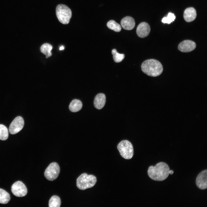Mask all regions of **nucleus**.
Wrapping results in <instances>:
<instances>
[{"instance_id":"f257e3e1","label":"nucleus","mask_w":207,"mask_h":207,"mask_svg":"<svg viewBox=\"0 0 207 207\" xmlns=\"http://www.w3.org/2000/svg\"><path fill=\"white\" fill-rule=\"evenodd\" d=\"M170 168L166 163L161 162L155 166H151L148 168L147 173L149 177L156 181H162L166 179L169 174Z\"/></svg>"},{"instance_id":"f03ea898","label":"nucleus","mask_w":207,"mask_h":207,"mask_svg":"<svg viewBox=\"0 0 207 207\" xmlns=\"http://www.w3.org/2000/svg\"><path fill=\"white\" fill-rule=\"evenodd\" d=\"M141 69L144 73L152 77L159 76L163 70L160 62L154 59H148L144 61L141 64Z\"/></svg>"},{"instance_id":"7ed1b4c3","label":"nucleus","mask_w":207,"mask_h":207,"mask_svg":"<svg viewBox=\"0 0 207 207\" xmlns=\"http://www.w3.org/2000/svg\"><path fill=\"white\" fill-rule=\"evenodd\" d=\"M96 182L97 179L94 176L83 173L77 179L76 186L79 189L84 190L92 187Z\"/></svg>"},{"instance_id":"20e7f679","label":"nucleus","mask_w":207,"mask_h":207,"mask_svg":"<svg viewBox=\"0 0 207 207\" xmlns=\"http://www.w3.org/2000/svg\"><path fill=\"white\" fill-rule=\"evenodd\" d=\"M56 14L59 21L62 23L66 24L69 23L72 17L71 9L65 5H58L56 9Z\"/></svg>"},{"instance_id":"39448f33","label":"nucleus","mask_w":207,"mask_h":207,"mask_svg":"<svg viewBox=\"0 0 207 207\" xmlns=\"http://www.w3.org/2000/svg\"><path fill=\"white\" fill-rule=\"evenodd\" d=\"M117 149L121 156L126 159H130L133 155V149L131 143L126 140L120 141L117 145Z\"/></svg>"},{"instance_id":"423d86ee","label":"nucleus","mask_w":207,"mask_h":207,"mask_svg":"<svg viewBox=\"0 0 207 207\" xmlns=\"http://www.w3.org/2000/svg\"><path fill=\"white\" fill-rule=\"evenodd\" d=\"M60 172V168L58 164L56 162L51 163L45 169L44 176L48 180L53 181L58 177Z\"/></svg>"},{"instance_id":"0eeeda50","label":"nucleus","mask_w":207,"mask_h":207,"mask_svg":"<svg viewBox=\"0 0 207 207\" xmlns=\"http://www.w3.org/2000/svg\"><path fill=\"white\" fill-rule=\"evenodd\" d=\"M11 191L14 195L18 197L24 196L27 193L26 186L20 181H17L12 185Z\"/></svg>"},{"instance_id":"6e6552de","label":"nucleus","mask_w":207,"mask_h":207,"mask_svg":"<svg viewBox=\"0 0 207 207\" xmlns=\"http://www.w3.org/2000/svg\"><path fill=\"white\" fill-rule=\"evenodd\" d=\"M24 121L20 116L16 117L10 124L9 131L10 134L14 135L20 132L23 128Z\"/></svg>"},{"instance_id":"1a4fd4ad","label":"nucleus","mask_w":207,"mask_h":207,"mask_svg":"<svg viewBox=\"0 0 207 207\" xmlns=\"http://www.w3.org/2000/svg\"><path fill=\"white\" fill-rule=\"evenodd\" d=\"M195 43L190 40H185L181 42L178 46V49L183 52H188L194 50L196 48Z\"/></svg>"},{"instance_id":"9d476101","label":"nucleus","mask_w":207,"mask_h":207,"mask_svg":"<svg viewBox=\"0 0 207 207\" xmlns=\"http://www.w3.org/2000/svg\"><path fill=\"white\" fill-rule=\"evenodd\" d=\"M207 170L201 172L197 176L196 179V184L199 189L204 190L207 188Z\"/></svg>"},{"instance_id":"9b49d317","label":"nucleus","mask_w":207,"mask_h":207,"mask_svg":"<svg viewBox=\"0 0 207 207\" xmlns=\"http://www.w3.org/2000/svg\"><path fill=\"white\" fill-rule=\"evenodd\" d=\"M150 28L149 24L146 22H142L138 26L136 29L137 35L140 37L143 38L149 34Z\"/></svg>"},{"instance_id":"f8f14e48","label":"nucleus","mask_w":207,"mask_h":207,"mask_svg":"<svg viewBox=\"0 0 207 207\" xmlns=\"http://www.w3.org/2000/svg\"><path fill=\"white\" fill-rule=\"evenodd\" d=\"M120 23L122 27L127 30L133 29L135 25V22L133 18L128 16L123 18L121 20Z\"/></svg>"},{"instance_id":"ddd939ff","label":"nucleus","mask_w":207,"mask_h":207,"mask_svg":"<svg viewBox=\"0 0 207 207\" xmlns=\"http://www.w3.org/2000/svg\"><path fill=\"white\" fill-rule=\"evenodd\" d=\"M196 15L195 9L193 7H189L185 10L183 17L186 22H190L193 21L195 19Z\"/></svg>"},{"instance_id":"4468645a","label":"nucleus","mask_w":207,"mask_h":207,"mask_svg":"<svg viewBox=\"0 0 207 207\" xmlns=\"http://www.w3.org/2000/svg\"><path fill=\"white\" fill-rule=\"evenodd\" d=\"M106 101V97L104 94L99 93L95 97L94 101V106L98 109H102L104 106Z\"/></svg>"},{"instance_id":"2eb2a0df","label":"nucleus","mask_w":207,"mask_h":207,"mask_svg":"<svg viewBox=\"0 0 207 207\" xmlns=\"http://www.w3.org/2000/svg\"><path fill=\"white\" fill-rule=\"evenodd\" d=\"M82 103L79 100L74 99L70 102L69 109L72 112H76L80 110L82 107Z\"/></svg>"},{"instance_id":"dca6fc26","label":"nucleus","mask_w":207,"mask_h":207,"mask_svg":"<svg viewBox=\"0 0 207 207\" xmlns=\"http://www.w3.org/2000/svg\"><path fill=\"white\" fill-rule=\"evenodd\" d=\"M10 200L9 194L3 189L0 188V203L6 204Z\"/></svg>"},{"instance_id":"f3484780","label":"nucleus","mask_w":207,"mask_h":207,"mask_svg":"<svg viewBox=\"0 0 207 207\" xmlns=\"http://www.w3.org/2000/svg\"><path fill=\"white\" fill-rule=\"evenodd\" d=\"M52 46L47 43L43 44L40 48L41 52L46 55V58L50 57L51 55V51L52 49Z\"/></svg>"},{"instance_id":"a211bd4d","label":"nucleus","mask_w":207,"mask_h":207,"mask_svg":"<svg viewBox=\"0 0 207 207\" xmlns=\"http://www.w3.org/2000/svg\"><path fill=\"white\" fill-rule=\"evenodd\" d=\"M61 204L60 197L57 195H53L50 199L49 202V207H59Z\"/></svg>"},{"instance_id":"6ab92c4d","label":"nucleus","mask_w":207,"mask_h":207,"mask_svg":"<svg viewBox=\"0 0 207 207\" xmlns=\"http://www.w3.org/2000/svg\"><path fill=\"white\" fill-rule=\"evenodd\" d=\"M107 26L108 28L116 32H119L121 30L120 25L113 20L108 21Z\"/></svg>"},{"instance_id":"aec40b11","label":"nucleus","mask_w":207,"mask_h":207,"mask_svg":"<svg viewBox=\"0 0 207 207\" xmlns=\"http://www.w3.org/2000/svg\"><path fill=\"white\" fill-rule=\"evenodd\" d=\"M8 131L7 128L4 125L0 124V139L5 140L8 137Z\"/></svg>"},{"instance_id":"412c9836","label":"nucleus","mask_w":207,"mask_h":207,"mask_svg":"<svg viewBox=\"0 0 207 207\" xmlns=\"http://www.w3.org/2000/svg\"><path fill=\"white\" fill-rule=\"evenodd\" d=\"M112 53L113 55V59L115 62H120L124 58V55L123 54L119 53L117 52L115 49H113L112 50Z\"/></svg>"},{"instance_id":"4be33fe9","label":"nucleus","mask_w":207,"mask_h":207,"mask_svg":"<svg viewBox=\"0 0 207 207\" xmlns=\"http://www.w3.org/2000/svg\"><path fill=\"white\" fill-rule=\"evenodd\" d=\"M175 18L176 17L173 14L169 13L167 17L163 18L162 21L164 23L169 24L174 21Z\"/></svg>"},{"instance_id":"5701e85b","label":"nucleus","mask_w":207,"mask_h":207,"mask_svg":"<svg viewBox=\"0 0 207 207\" xmlns=\"http://www.w3.org/2000/svg\"><path fill=\"white\" fill-rule=\"evenodd\" d=\"M64 47L63 46H61L59 48V49L60 50H62L64 49Z\"/></svg>"},{"instance_id":"b1692460","label":"nucleus","mask_w":207,"mask_h":207,"mask_svg":"<svg viewBox=\"0 0 207 207\" xmlns=\"http://www.w3.org/2000/svg\"><path fill=\"white\" fill-rule=\"evenodd\" d=\"M169 173L170 175H172L173 173V171L172 170H170Z\"/></svg>"}]
</instances>
